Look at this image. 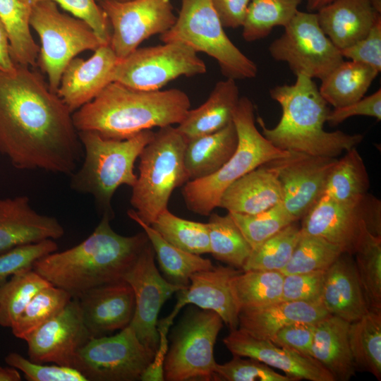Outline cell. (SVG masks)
<instances>
[{
  "mask_svg": "<svg viewBox=\"0 0 381 381\" xmlns=\"http://www.w3.org/2000/svg\"><path fill=\"white\" fill-rule=\"evenodd\" d=\"M83 151L72 113L40 73L0 71V153L14 167L71 176Z\"/></svg>",
  "mask_w": 381,
  "mask_h": 381,
  "instance_id": "cell-1",
  "label": "cell"
},
{
  "mask_svg": "<svg viewBox=\"0 0 381 381\" xmlns=\"http://www.w3.org/2000/svg\"><path fill=\"white\" fill-rule=\"evenodd\" d=\"M112 218L103 214L87 238L72 248L40 258L33 270L73 297L123 280L149 239L144 231L133 236L117 234L110 224Z\"/></svg>",
  "mask_w": 381,
  "mask_h": 381,
  "instance_id": "cell-2",
  "label": "cell"
},
{
  "mask_svg": "<svg viewBox=\"0 0 381 381\" xmlns=\"http://www.w3.org/2000/svg\"><path fill=\"white\" fill-rule=\"evenodd\" d=\"M190 107L188 96L179 89L145 91L111 82L72 118L78 132L124 140L155 127L179 124Z\"/></svg>",
  "mask_w": 381,
  "mask_h": 381,
  "instance_id": "cell-3",
  "label": "cell"
},
{
  "mask_svg": "<svg viewBox=\"0 0 381 381\" xmlns=\"http://www.w3.org/2000/svg\"><path fill=\"white\" fill-rule=\"evenodd\" d=\"M296 76L294 84L277 85L270 90V97L282 108V116L272 128L258 117L262 135L281 150L315 156L337 158L356 147L363 140V135L324 129L330 111L328 103L313 78L303 74Z\"/></svg>",
  "mask_w": 381,
  "mask_h": 381,
  "instance_id": "cell-4",
  "label": "cell"
},
{
  "mask_svg": "<svg viewBox=\"0 0 381 381\" xmlns=\"http://www.w3.org/2000/svg\"><path fill=\"white\" fill-rule=\"evenodd\" d=\"M78 133L84 159L70 176V186L78 193L91 195L102 214L114 216V194L122 185L135 184V162L155 133L146 130L124 140L107 138L92 131Z\"/></svg>",
  "mask_w": 381,
  "mask_h": 381,
  "instance_id": "cell-5",
  "label": "cell"
},
{
  "mask_svg": "<svg viewBox=\"0 0 381 381\" xmlns=\"http://www.w3.org/2000/svg\"><path fill=\"white\" fill-rule=\"evenodd\" d=\"M233 122L238 144L232 156L214 174L188 181L182 189L187 208L195 214L210 215L218 207L222 193L232 183L257 167L290 153L275 147L258 130L255 107L249 98L240 97Z\"/></svg>",
  "mask_w": 381,
  "mask_h": 381,
  "instance_id": "cell-6",
  "label": "cell"
},
{
  "mask_svg": "<svg viewBox=\"0 0 381 381\" xmlns=\"http://www.w3.org/2000/svg\"><path fill=\"white\" fill-rule=\"evenodd\" d=\"M186 143L176 127L164 126L154 133L139 155V174L130 202L138 217L148 225L168 209L172 192L188 181L183 162Z\"/></svg>",
  "mask_w": 381,
  "mask_h": 381,
  "instance_id": "cell-7",
  "label": "cell"
},
{
  "mask_svg": "<svg viewBox=\"0 0 381 381\" xmlns=\"http://www.w3.org/2000/svg\"><path fill=\"white\" fill-rule=\"evenodd\" d=\"M174 25L160 35L163 43L180 42L214 58L234 80L255 78L258 67L228 37L212 0H181Z\"/></svg>",
  "mask_w": 381,
  "mask_h": 381,
  "instance_id": "cell-8",
  "label": "cell"
},
{
  "mask_svg": "<svg viewBox=\"0 0 381 381\" xmlns=\"http://www.w3.org/2000/svg\"><path fill=\"white\" fill-rule=\"evenodd\" d=\"M30 25L41 42L37 66L47 74L48 85L55 93L68 64L80 52L95 51L103 44L85 21L61 13L52 1L32 5Z\"/></svg>",
  "mask_w": 381,
  "mask_h": 381,
  "instance_id": "cell-9",
  "label": "cell"
},
{
  "mask_svg": "<svg viewBox=\"0 0 381 381\" xmlns=\"http://www.w3.org/2000/svg\"><path fill=\"white\" fill-rule=\"evenodd\" d=\"M223 320L215 312H189L176 327L167 353L164 378L168 381L214 380V349Z\"/></svg>",
  "mask_w": 381,
  "mask_h": 381,
  "instance_id": "cell-10",
  "label": "cell"
},
{
  "mask_svg": "<svg viewBox=\"0 0 381 381\" xmlns=\"http://www.w3.org/2000/svg\"><path fill=\"white\" fill-rule=\"evenodd\" d=\"M365 228L381 236V202L368 193L349 202L322 195L301 224L303 233L322 238L352 255Z\"/></svg>",
  "mask_w": 381,
  "mask_h": 381,
  "instance_id": "cell-11",
  "label": "cell"
},
{
  "mask_svg": "<svg viewBox=\"0 0 381 381\" xmlns=\"http://www.w3.org/2000/svg\"><path fill=\"white\" fill-rule=\"evenodd\" d=\"M155 355L128 325L114 335L91 338L78 351L73 368L87 381L140 380Z\"/></svg>",
  "mask_w": 381,
  "mask_h": 381,
  "instance_id": "cell-12",
  "label": "cell"
},
{
  "mask_svg": "<svg viewBox=\"0 0 381 381\" xmlns=\"http://www.w3.org/2000/svg\"><path fill=\"white\" fill-rule=\"evenodd\" d=\"M205 62L191 47L180 42L137 48L119 59L114 70L112 82L130 87L155 91L171 80L205 73Z\"/></svg>",
  "mask_w": 381,
  "mask_h": 381,
  "instance_id": "cell-13",
  "label": "cell"
},
{
  "mask_svg": "<svg viewBox=\"0 0 381 381\" xmlns=\"http://www.w3.org/2000/svg\"><path fill=\"white\" fill-rule=\"evenodd\" d=\"M268 49L274 60L286 63L296 75L320 80L344 60L312 12L298 11Z\"/></svg>",
  "mask_w": 381,
  "mask_h": 381,
  "instance_id": "cell-14",
  "label": "cell"
},
{
  "mask_svg": "<svg viewBox=\"0 0 381 381\" xmlns=\"http://www.w3.org/2000/svg\"><path fill=\"white\" fill-rule=\"evenodd\" d=\"M111 28L109 45L123 59L146 39L169 30L176 17L171 0H100Z\"/></svg>",
  "mask_w": 381,
  "mask_h": 381,
  "instance_id": "cell-15",
  "label": "cell"
},
{
  "mask_svg": "<svg viewBox=\"0 0 381 381\" xmlns=\"http://www.w3.org/2000/svg\"><path fill=\"white\" fill-rule=\"evenodd\" d=\"M155 254L150 241L140 252L123 280L133 289L135 310L129 325L138 339L155 353L159 341L157 318L164 302L183 288L169 282L155 262Z\"/></svg>",
  "mask_w": 381,
  "mask_h": 381,
  "instance_id": "cell-16",
  "label": "cell"
},
{
  "mask_svg": "<svg viewBox=\"0 0 381 381\" xmlns=\"http://www.w3.org/2000/svg\"><path fill=\"white\" fill-rule=\"evenodd\" d=\"M336 157L290 153L267 164L275 171L282 190L283 207L295 221L301 219L323 195Z\"/></svg>",
  "mask_w": 381,
  "mask_h": 381,
  "instance_id": "cell-17",
  "label": "cell"
},
{
  "mask_svg": "<svg viewBox=\"0 0 381 381\" xmlns=\"http://www.w3.org/2000/svg\"><path fill=\"white\" fill-rule=\"evenodd\" d=\"M91 338L78 300L72 297L58 315L32 332L25 341L30 361L73 368L78 351Z\"/></svg>",
  "mask_w": 381,
  "mask_h": 381,
  "instance_id": "cell-18",
  "label": "cell"
},
{
  "mask_svg": "<svg viewBox=\"0 0 381 381\" xmlns=\"http://www.w3.org/2000/svg\"><path fill=\"white\" fill-rule=\"evenodd\" d=\"M223 342L233 355L255 359L279 369L294 381H335L314 358L279 346L269 339L257 338L238 327L231 330Z\"/></svg>",
  "mask_w": 381,
  "mask_h": 381,
  "instance_id": "cell-19",
  "label": "cell"
},
{
  "mask_svg": "<svg viewBox=\"0 0 381 381\" xmlns=\"http://www.w3.org/2000/svg\"><path fill=\"white\" fill-rule=\"evenodd\" d=\"M75 297L92 337L125 328L134 314V293L125 280L94 287Z\"/></svg>",
  "mask_w": 381,
  "mask_h": 381,
  "instance_id": "cell-20",
  "label": "cell"
},
{
  "mask_svg": "<svg viewBox=\"0 0 381 381\" xmlns=\"http://www.w3.org/2000/svg\"><path fill=\"white\" fill-rule=\"evenodd\" d=\"M119 60L109 44L99 47L86 60L75 57L68 64L56 94L72 114L112 82Z\"/></svg>",
  "mask_w": 381,
  "mask_h": 381,
  "instance_id": "cell-21",
  "label": "cell"
},
{
  "mask_svg": "<svg viewBox=\"0 0 381 381\" xmlns=\"http://www.w3.org/2000/svg\"><path fill=\"white\" fill-rule=\"evenodd\" d=\"M64 232L56 218L32 209L27 196L0 199V253L22 245L59 239Z\"/></svg>",
  "mask_w": 381,
  "mask_h": 381,
  "instance_id": "cell-22",
  "label": "cell"
},
{
  "mask_svg": "<svg viewBox=\"0 0 381 381\" xmlns=\"http://www.w3.org/2000/svg\"><path fill=\"white\" fill-rule=\"evenodd\" d=\"M242 270L231 266H213L194 273L189 285L179 291L176 308L193 304L218 314L231 330L238 327L239 310L234 299L231 281Z\"/></svg>",
  "mask_w": 381,
  "mask_h": 381,
  "instance_id": "cell-23",
  "label": "cell"
},
{
  "mask_svg": "<svg viewBox=\"0 0 381 381\" xmlns=\"http://www.w3.org/2000/svg\"><path fill=\"white\" fill-rule=\"evenodd\" d=\"M321 304L329 314L349 322L369 310L352 255L342 253L326 270Z\"/></svg>",
  "mask_w": 381,
  "mask_h": 381,
  "instance_id": "cell-24",
  "label": "cell"
},
{
  "mask_svg": "<svg viewBox=\"0 0 381 381\" xmlns=\"http://www.w3.org/2000/svg\"><path fill=\"white\" fill-rule=\"evenodd\" d=\"M316 15L321 29L339 50L363 38L381 16L368 0H336Z\"/></svg>",
  "mask_w": 381,
  "mask_h": 381,
  "instance_id": "cell-25",
  "label": "cell"
},
{
  "mask_svg": "<svg viewBox=\"0 0 381 381\" xmlns=\"http://www.w3.org/2000/svg\"><path fill=\"white\" fill-rule=\"evenodd\" d=\"M281 202L282 190L277 176L266 163L228 186L221 196L218 207L231 213L253 214Z\"/></svg>",
  "mask_w": 381,
  "mask_h": 381,
  "instance_id": "cell-26",
  "label": "cell"
},
{
  "mask_svg": "<svg viewBox=\"0 0 381 381\" xmlns=\"http://www.w3.org/2000/svg\"><path fill=\"white\" fill-rule=\"evenodd\" d=\"M329 315L320 303L281 300L262 308L241 310L238 328L270 340L286 326L298 322H317Z\"/></svg>",
  "mask_w": 381,
  "mask_h": 381,
  "instance_id": "cell-27",
  "label": "cell"
},
{
  "mask_svg": "<svg viewBox=\"0 0 381 381\" xmlns=\"http://www.w3.org/2000/svg\"><path fill=\"white\" fill-rule=\"evenodd\" d=\"M350 322L329 314L315 323L312 357L334 377L347 381L355 375L349 340Z\"/></svg>",
  "mask_w": 381,
  "mask_h": 381,
  "instance_id": "cell-28",
  "label": "cell"
},
{
  "mask_svg": "<svg viewBox=\"0 0 381 381\" xmlns=\"http://www.w3.org/2000/svg\"><path fill=\"white\" fill-rule=\"evenodd\" d=\"M239 99L236 80L219 81L207 99L198 108L190 109L176 128L187 140L216 132L233 121Z\"/></svg>",
  "mask_w": 381,
  "mask_h": 381,
  "instance_id": "cell-29",
  "label": "cell"
},
{
  "mask_svg": "<svg viewBox=\"0 0 381 381\" xmlns=\"http://www.w3.org/2000/svg\"><path fill=\"white\" fill-rule=\"evenodd\" d=\"M238 144L234 122L223 128L187 140L183 162L188 181L208 176L232 156Z\"/></svg>",
  "mask_w": 381,
  "mask_h": 381,
  "instance_id": "cell-30",
  "label": "cell"
},
{
  "mask_svg": "<svg viewBox=\"0 0 381 381\" xmlns=\"http://www.w3.org/2000/svg\"><path fill=\"white\" fill-rule=\"evenodd\" d=\"M127 214L146 234L159 267L169 282L185 289L194 273L214 266L209 259L185 251L167 241L150 225L141 221L133 210H128Z\"/></svg>",
  "mask_w": 381,
  "mask_h": 381,
  "instance_id": "cell-31",
  "label": "cell"
},
{
  "mask_svg": "<svg viewBox=\"0 0 381 381\" xmlns=\"http://www.w3.org/2000/svg\"><path fill=\"white\" fill-rule=\"evenodd\" d=\"M378 73L365 64L344 60L321 80L319 91L329 105L344 107L363 98Z\"/></svg>",
  "mask_w": 381,
  "mask_h": 381,
  "instance_id": "cell-32",
  "label": "cell"
},
{
  "mask_svg": "<svg viewBox=\"0 0 381 381\" xmlns=\"http://www.w3.org/2000/svg\"><path fill=\"white\" fill-rule=\"evenodd\" d=\"M31 9L28 0H0V21L7 34L13 62L16 65L35 67L40 47L30 32Z\"/></svg>",
  "mask_w": 381,
  "mask_h": 381,
  "instance_id": "cell-33",
  "label": "cell"
},
{
  "mask_svg": "<svg viewBox=\"0 0 381 381\" xmlns=\"http://www.w3.org/2000/svg\"><path fill=\"white\" fill-rule=\"evenodd\" d=\"M350 349L356 369L367 371L381 380V310L370 309L350 322Z\"/></svg>",
  "mask_w": 381,
  "mask_h": 381,
  "instance_id": "cell-34",
  "label": "cell"
},
{
  "mask_svg": "<svg viewBox=\"0 0 381 381\" xmlns=\"http://www.w3.org/2000/svg\"><path fill=\"white\" fill-rule=\"evenodd\" d=\"M284 277L280 271L267 270H243L235 275L231 289L239 312L281 301Z\"/></svg>",
  "mask_w": 381,
  "mask_h": 381,
  "instance_id": "cell-35",
  "label": "cell"
},
{
  "mask_svg": "<svg viewBox=\"0 0 381 381\" xmlns=\"http://www.w3.org/2000/svg\"><path fill=\"white\" fill-rule=\"evenodd\" d=\"M369 187L367 169L355 147L337 159L327 177L323 195L340 202L353 201L368 193Z\"/></svg>",
  "mask_w": 381,
  "mask_h": 381,
  "instance_id": "cell-36",
  "label": "cell"
},
{
  "mask_svg": "<svg viewBox=\"0 0 381 381\" xmlns=\"http://www.w3.org/2000/svg\"><path fill=\"white\" fill-rule=\"evenodd\" d=\"M207 225L210 253L217 260L242 270L252 248L230 214L212 213Z\"/></svg>",
  "mask_w": 381,
  "mask_h": 381,
  "instance_id": "cell-37",
  "label": "cell"
},
{
  "mask_svg": "<svg viewBox=\"0 0 381 381\" xmlns=\"http://www.w3.org/2000/svg\"><path fill=\"white\" fill-rule=\"evenodd\" d=\"M302 0H250L242 25L248 42L267 37L277 26L285 27L298 11Z\"/></svg>",
  "mask_w": 381,
  "mask_h": 381,
  "instance_id": "cell-38",
  "label": "cell"
},
{
  "mask_svg": "<svg viewBox=\"0 0 381 381\" xmlns=\"http://www.w3.org/2000/svg\"><path fill=\"white\" fill-rule=\"evenodd\" d=\"M49 285L33 269L11 276L0 286V325L11 328L33 296Z\"/></svg>",
  "mask_w": 381,
  "mask_h": 381,
  "instance_id": "cell-39",
  "label": "cell"
},
{
  "mask_svg": "<svg viewBox=\"0 0 381 381\" xmlns=\"http://www.w3.org/2000/svg\"><path fill=\"white\" fill-rule=\"evenodd\" d=\"M353 255L368 309L381 310V236L365 228Z\"/></svg>",
  "mask_w": 381,
  "mask_h": 381,
  "instance_id": "cell-40",
  "label": "cell"
},
{
  "mask_svg": "<svg viewBox=\"0 0 381 381\" xmlns=\"http://www.w3.org/2000/svg\"><path fill=\"white\" fill-rule=\"evenodd\" d=\"M72 297L68 291L52 284L43 288L33 296L13 324L11 327L13 334L25 340L32 332L58 315Z\"/></svg>",
  "mask_w": 381,
  "mask_h": 381,
  "instance_id": "cell-41",
  "label": "cell"
},
{
  "mask_svg": "<svg viewBox=\"0 0 381 381\" xmlns=\"http://www.w3.org/2000/svg\"><path fill=\"white\" fill-rule=\"evenodd\" d=\"M150 226L164 239L180 249L200 255L210 252L207 223L179 217L167 209Z\"/></svg>",
  "mask_w": 381,
  "mask_h": 381,
  "instance_id": "cell-42",
  "label": "cell"
},
{
  "mask_svg": "<svg viewBox=\"0 0 381 381\" xmlns=\"http://www.w3.org/2000/svg\"><path fill=\"white\" fill-rule=\"evenodd\" d=\"M301 226L292 222L252 249L242 270L282 271L301 237Z\"/></svg>",
  "mask_w": 381,
  "mask_h": 381,
  "instance_id": "cell-43",
  "label": "cell"
},
{
  "mask_svg": "<svg viewBox=\"0 0 381 381\" xmlns=\"http://www.w3.org/2000/svg\"><path fill=\"white\" fill-rule=\"evenodd\" d=\"M342 253L339 247L325 239L301 231L290 260L281 272L286 275L326 270Z\"/></svg>",
  "mask_w": 381,
  "mask_h": 381,
  "instance_id": "cell-44",
  "label": "cell"
},
{
  "mask_svg": "<svg viewBox=\"0 0 381 381\" xmlns=\"http://www.w3.org/2000/svg\"><path fill=\"white\" fill-rule=\"evenodd\" d=\"M228 213L252 249L260 246L289 224L297 222L281 202L256 214Z\"/></svg>",
  "mask_w": 381,
  "mask_h": 381,
  "instance_id": "cell-45",
  "label": "cell"
},
{
  "mask_svg": "<svg viewBox=\"0 0 381 381\" xmlns=\"http://www.w3.org/2000/svg\"><path fill=\"white\" fill-rule=\"evenodd\" d=\"M231 361L217 365L214 380L219 381H294L286 375L275 372L255 359H243L233 355Z\"/></svg>",
  "mask_w": 381,
  "mask_h": 381,
  "instance_id": "cell-46",
  "label": "cell"
},
{
  "mask_svg": "<svg viewBox=\"0 0 381 381\" xmlns=\"http://www.w3.org/2000/svg\"><path fill=\"white\" fill-rule=\"evenodd\" d=\"M57 249L54 240L47 239L19 246L0 253V286L13 274L33 269V265L37 260Z\"/></svg>",
  "mask_w": 381,
  "mask_h": 381,
  "instance_id": "cell-47",
  "label": "cell"
},
{
  "mask_svg": "<svg viewBox=\"0 0 381 381\" xmlns=\"http://www.w3.org/2000/svg\"><path fill=\"white\" fill-rule=\"evenodd\" d=\"M6 363L19 370L28 381H87L75 368L60 365H45L26 359L12 352L5 358Z\"/></svg>",
  "mask_w": 381,
  "mask_h": 381,
  "instance_id": "cell-48",
  "label": "cell"
},
{
  "mask_svg": "<svg viewBox=\"0 0 381 381\" xmlns=\"http://www.w3.org/2000/svg\"><path fill=\"white\" fill-rule=\"evenodd\" d=\"M325 271L284 275L282 300L321 304Z\"/></svg>",
  "mask_w": 381,
  "mask_h": 381,
  "instance_id": "cell-49",
  "label": "cell"
},
{
  "mask_svg": "<svg viewBox=\"0 0 381 381\" xmlns=\"http://www.w3.org/2000/svg\"><path fill=\"white\" fill-rule=\"evenodd\" d=\"M44 0H28L31 4ZM71 13L74 17L85 21L103 44H109L111 28L108 18L96 0H49Z\"/></svg>",
  "mask_w": 381,
  "mask_h": 381,
  "instance_id": "cell-50",
  "label": "cell"
},
{
  "mask_svg": "<svg viewBox=\"0 0 381 381\" xmlns=\"http://www.w3.org/2000/svg\"><path fill=\"white\" fill-rule=\"evenodd\" d=\"M343 58L368 65L381 71V16L368 33L355 44L340 50Z\"/></svg>",
  "mask_w": 381,
  "mask_h": 381,
  "instance_id": "cell-51",
  "label": "cell"
},
{
  "mask_svg": "<svg viewBox=\"0 0 381 381\" xmlns=\"http://www.w3.org/2000/svg\"><path fill=\"white\" fill-rule=\"evenodd\" d=\"M316 322H298L279 330L270 339L276 345L312 357Z\"/></svg>",
  "mask_w": 381,
  "mask_h": 381,
  "instance_id": "cell-52",
  "label": "cell"
},
{
  "mask_svg": "<svg viewBox=\"0 0 381 381\" xmlns=\"http://www.w3.org/2000/svg\"><path fill=\"white\" fill-rule=\"evenodd\" d=\"M354 116H365L381 119V89L350 104L330 110L327 122L334 126Z\"/></svg>",
  "mask_w": 381,
  "mask_h": 381,
  "instance_id": "cell-53",
  "label": "cell"
},
{
  "mask_svg": "<svg viewBox=\"0 0 381 381\" xmlns=\"http://www.w3.org/2000/svg\"><path fill=\"white\" fill-rule=\"evenodd\" d=\"M250 0H212L224 28L241 27Z\"/></svg>",
  "mask_w": 381,
  "mask_h": 381,
  "instance_id": "cell-54",
  "label": "cell"
},
{
  "mask_svg": "<svg viewBox=\"0 0 381 381\" xmlns=\"http://www.w3.org/2000/svg\"><path fill=\"white\" fill-rule=\"evenodd\" d=\"M15 67L16 64L10 54L7 34L0 21V71H11Z\"/></svg>",
  "mask_w": 381,
  "mask_h": 381,
  "instance_id": "cell-55",
  "label": "cell"
},
{
  "mask_svg": "<svg viewBox=\"0 0 381 381\" xmlns=\"http://www.w3.org/2000/svg\"><path fill=\"white\" fill-rule=\"evenodd\" d=\"M21 375L18 369L0 366V381H20Z\"/></svg>",
  "mask_w": 381,
  "mask_h": 381,
  "instance_id": "cell-56",
  "label": "cell"
},
{
  "mask_svg": "<svg viewBox=\"0 0 381 381\" xmlns=\"http://www.w3.org/2000/svg\"><path fill=\"white\" fill-rule=\"evenodd\" d=\"M336 0H306L307 8L309 11H318L323 6L328 5Z\"/></svg>",
  "mask_w": 381,
  "mask_h": 381,
  "instance_id": "cell-57",
  "label": "cell"
},
{
  "mask_svg": "<svg viewBox=\"0 0 381 381\" xmlns=\"http://www.w3.org/2000/svg\"><path fill=\"white\" fill-rule=\"evenodd\" d=\"M375 10L381 13V0H368Z\"/></svg>",
  "mask_w": 381,
  "mask_h": 381,
  "instance_id": "cell-58",
  "label": "cell"
},
{
  "mask_svg": "<svg viewBox=\"0 0 381 381\" xmlns=\"http://www.w3.org/2000/svg\"><path fill=\"white\" fill-rule=\"evenodd\" d=\"M114 1H129V0H114Z\"/></svg>",
  "mask_w": 381,
  "mask_h": 381,
  "instance_id": "cell-59",
  "label": "cell"
},
{
  "mask_svg": "<svg viewBox=\"0 0 381 381\" xmlns=\"http://www.w3.org/2000/svg\"><path fill=\"white\" fill-rule=\"evenodd\" d=\"M97 2L99 1L100 0H96Z\"/></svg>",
  "mask_w": 381,
  "mask_h": 381,
  "instance_id": "cell-60",
  "label": "cell"
}]
</instances>
